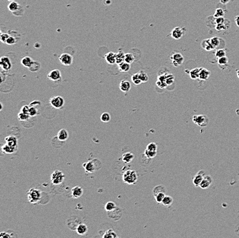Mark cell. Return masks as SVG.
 <instances>
[{"label": "cell", "instance_id": "d6986e66", "mask_svg": "<svg viewBox=\"0 0 239 238\" xmlns=\"http://www.w3.org/2000/svg\"><path fill=\"white\" fill-rule=\"evenodd\" d=\"M156 85L160 89H165L168 87L167 84L166 82V74L161 75L158 76L157 80L156 82Z\"/></svg>", "mask_w": 239, "mask_h": 238}, {"label": "cell", "instance_id": "5b68a950", "mask_svg": "<svg viewBox=\"0 0 239 238\" xmlns=\"http://www.w3.org/2000/svg\"><path fill=\"white\" fill-rule=\"evenodd\" d=\"M170 59L171 61V64L175 68L180 66L184 61V57L179 52H173L170 57Z\"/></svg>", "mask_w": 239, "mask_h": 238}, {"label": "cell", "instance_id": "484cf974", "mask_svg": "<svg viewBox=\"0 0 239 238\" xmlns=\"http://www.w3.org/2000/svg\"><path fill=\"white\" fill-rule=\"evenodd\" d=\"M1 150H2L3 152L6 153V154H13V153H14L17 150V147H13L11 145H8L7 143H5L1 147Z\"/></svg>", "mask_w": 239, "mask_h": 238}, {"label": "cell", "instance_id": "f546056e", "mask_svg": "<svg viewBox=\"0 0 239 238\" xmlns=\"http://www.w3.org/2000/svg\"><path fill=\"white\" fill-rule=\"evenodd\" d=\"M20 6H21L15 1H11V2H10L8 8V10L13 13L16 12V11L20 8Z\"/></svg>", "mask_w": 239, "mask_h": 238}, {"label": "cell", "instance_id": "1f68e13d", "mask_svg": "<svg viewBox=\"0 0 239 238\" xmlns=\"http://www.w3.org/2000/svg\"><path fill=\"white\" fill-rule=\"evenodd\" d=\"M40 68H41L40 63L37 62V61H33L30 68H28V70L32 72H37L40 70Z\"/></svg>", "mask_w": 239, "mask_h": 238}, {"label": "cell", "instance_id": "9f6ffc18", "mask_svg": "<svg viewBox=\"0 0 239 238\" xmlns=\"http://www.w3.org/2000/svg\"><path fill=\"white\" fill-rule=\"evenodd\" d=\"M29 109H30V106H28V105H25L21 109V111L23 113H29Z\"/></svg>", "mask_w": 239, "mask_h": 238}, {"label": "cell", "instance_id": "44dd1931", "mask_svg": "<svg viewBox=\"0 0 239 238\" xmlns=\"http://www.w3.org/2000/svg\"><path fill=\"white\" fill-rule=\"evenodd\" d=\"M69 134L68 130L65 129H61L59 131L58 134H57V138L61 141H65L68 139Z\"/></svg>", "mask_w": 239, "mask_h": 238}, {"label": "cell", "instance_id": "ba28073f", "mask_svg": "<svg viewBox=\"0 0 239 238\" xmlns=\"http://www.w3.org/2000/svg\"><path fill=\"white\" fill-rule=\"evenodd\" d=\"M59 61H60L61 64L65 65V66H70L73 62V57L68 53L62 54L59 56Z\"/></svg>", "mask_w": 239, "mask_h": 238}, {"label": "cell", "instance_id": "52a82bcc", "mask_svg": "<svg viewBox=\"0 0 239 238\" xmlns=\"http://www.w3.org/2000/svg\"><path fill=\"white\" fill-rule=\"evenodd\" d=\"M95 162H96V159L94 160L87 161V162L84 163L83 164V168L87 172L89 173H93V172H95L98 170H99L98 168H97L96 165H95Z\"/></svg>", "mask_w": 239, "mask_h": 238}, {"label": "cell", "instance_id": "680465c9", "mask_svg": "<svg viewBox=\"0 0 239 238\" xmlns=\"http://www.w3.org/2000/svg\"><path fill=\"white\" fill-rule=\"evenodd\" d=\"M229 1H230V0H220L221 3H223V4H226V3L229 2Z\"/></svg>", "mask_w": 239, "mask_h": 238}, {"label": "cell", "instance_id": "7c38bea8", "mask_svg": "<svg viewBox=\"0 0 239 238\" xmlns=\"http://www.w3.org/2000/svg\"><path fill=\"white\" fill-rule=\"evenodd\" d=\"M205 172L203 171H199L194 178H192V183L195 187H199L201 183L202 180L203 179V177L205 176Z\"/></svg>", "mask_w": 239, "mask_h": 238}, {"label": "cell", "instance_id": "5bb4252c", "mask_svg": "<svg viewBox=\"0 0 239 238\" xmlns=\"http://www.w3.org/2000/svg\"><path fill=\"white\" fill-rule=\"evenodd\" d=\"M83 189L81 187L79 186H76V187H73L71 190V195L73 198H78L83 195Z\"/></svg>", "mask_w": 239, "mask_h": 238}, {"label": "cell", "instance_id": "6125c7cd", "mask_svg": "<svg viewBox=\"0 0 239 238\" xmlns=\"http://www.w3.org/2000/svg\"><path fill=\"white\" fill-rule=\"evenodd\" d=\"M8 1H10V2H11V1H15V0H8Z\"/></svg>", "mask_w": 239, "mask_h": 238}, {"label": "cell", "instance_id": "94428289", "mask_svg": "<svg viewBox=\"0 0 239 238\" xmlns=\"http://www.w3.org/2000/svg\"><path fill=\"white\" fill-rule=\"evenodd\" d=\"M0 105H1V109H0V110H2V108H3V106H2V104L0 103Z\"/></svg>", "mask_w": 239, "mask_h": 238}, {"label": "cell", "instance_id": "60d3db41", "mask_svg": "<svg viewBox=\"0 0 239 238\" xmlns=\"http://www.w3.org/2000/svg\"><path fill=\"white\" fill-rule=\"evenodd\" d=\"M225 14V11L223 10L221 8H218L216 9L215 14H214V17L215 18H218V17H223Z\"/></svg>", "mask_w": 239, "mask_h": 238}, {"label": "cell", "instance_id": "8992f818", "mask_svg": "<svg viewBox=\"0 0 239 238\" xmlns=\"http://www.w3.org/2000/svg\"><path fill=\"white\" fill-rule=\"evenodd\" d=\"M49 104L53 108L59 109L63 106V105L65 104V100L60 95H56V96L51 97L50 100H49Z\"/></svg>", "mask_w": 239, "mask_h": 238}, {"label": "cell", "instance_id": "b9f144b4", "mask_svg": "<svg viewBox=\"0 0 239 238\" xmlns=\"http://www.w3.org/2000/svg\"><path fill=\"white\" fill-rule=\"evenodd\" d=\"M221 40L222 39L217 37V36H213V37H212L211 39H210V41H211L212 45H213L215 48H217L218 46H219L220 43H221Z\"/></svg>", "mask_w": 239, "mask_h": 238}, {"label": "cell", "instance_id": "7402d4cb", "mask_svg": "<svg viewBox=\"0 0 239 238\" xmlns=\"http://www.w3.org/2000/svg\"><path fill=\"white\" fill-rule=\"evenodd\" d=\"M5 141L6 143H7L8 145H11L13 147H17V138L14 137V136H8L5 138Z\"/></svg>", "mask_w": 239, "mask_h": 238}, {"label": "cell", "instance_id": "8fae6325", "mask_svg": "<svg viewBox=\"0 0 239 238\" xmlns=\"http://www.w3.org/2000/svg\"><path fill=\"white\" fill-rule=\"evenodd\" d=\"M47 78H48V79L52 80V81H59L61 79V73L59 70H52L47 74Z\"/></svg>", "mask_w": 239, "mask_h": 238}, {"label": "cell", "instance_id": "f6af8a7d", "mask_svg": "<svg viewBox=\"0 0 239 238\" xmlns=\"http://www.w3.org/2000/svg\"><path fill=\"white\" fill-rule=\"evenodd\" d=\"M165 192H161V193H159L155 195L154 197H155V201L157 203H162V200H163V199L164 198V197H165Z\"/></svg>", "mask_w": 239, "mask_h": 238}, {"label": "cell", "instance_id": "277c9868", "mask_svg": "<svg viewBox=\"0 0 239 238\" xmlns=\"http://www.w3.org/2000/svg\"><path fill=\"white\" fill-rule=\"evenodd\" d=\"M51 181L53 185H59L63 183L65 179V175L62 171L55 170L52 174L50 177Z\"/></svg>", "mask_w": 239, "mask_h": 238}, {"label": "cell", "instance_id": "6f0895ef", "mask_svg": "<svg viewBox=\"0 0 239 238\" xmlns=\"http://www.w3.org/2000/svg\"><path fill=\"white\" fill-rule=\"evenodd\" d=\"M235 23H236V26L239 28V15L235 17Z\"/></svg>", "mask_w": 239, "mask_h": 238}, {"label": "cell", "instance_id": "7a4b0ae2", "mask_svg": "<svg viewBox=\"0 0 239 238\" xmlns=\"http://www.w3.org/2000/svg\"><path fill=\"white\" fill-rule=\"evenodd\" d=\"M41 198V192L39 189L31 188L28 191V199L30 203L35 204L39 202Z\"/></svg>", "mask_w": 239, "mask_h": 238}, {"label": "cell", "instance_id": "2e32d148", "mask_svg": "<svg viewBox=\"0 0 239 238\" xmlns=\"http://www.w3.org/2000/svg\"><path fill=\"white\" fill-rule=\"evenodd\" d=\"M131 89V82L127 80H122L120 83V89L124 93H127Z\"/></svg>", "mask_w": 239, "mask_h": 238}, {"label": "cell", "instance_id": "7bdbcfd3", "mask_svg": "<svg viewBox=\"0 0 239 238\" xmlns=\"http://www.w3.org/2000/svg\"><path fill=\"white\" fill-rule=\"evenodd\" d=\"M226 56V50L224 49H219L215 51V56L217 59Z\"/></svg>", "mask_w": 239, "mask_h": 238}, {"label": "cell", "instance_id": "ffe728a7", "mask_svg": "<svg viewBox=\"0 0 239 238\" xmlns=\"http://www.w3.org/2000/svg\"><path fill=\"white\" fill-rule=\"evenodd\" d=\"M105 58L106 62L109 65H114L116 63V53L112 52H108L106 55L105 56Z\"/></svg>", "mask_w": 239, "mask_h": 238}, {"label": "cell", "instance_id": "4fadbf2b", "mask_svg": "<svg viewBox=\"0 0 239 238\" xmlns=\"http://www.w3.org/2000/svg\"><path fill=\"white\" fill-rule=\"evenodd\" d=\"M201 46L204 50L207 51H210L212 50H215L216 49L210 41V39H204L203 40L201 43Z\"/></svg>", "mask_w": 239, "mask_h": 238}, {"label": "cell", "instance_id": "ab89813d", "mask_svg": "<svg viewBox=\"0 0 239 238\" xmlns=\"http://www.w3.org/2000/svg\"><path fill=\"white\" fill-rule=\"evenodd\" d=\"M157 153V151H151V150H148L146 149L145 150L144 154L148 159H153L156 157Z\"/></svg>", "mask_w": 239, "mask_h": 238}, {"label": "cell", "instance_id": "4dcf8cb0", "mask_svg": "<svg viewBox=\"0 0 239 238\" xmlns=\"http://www.w3.org/2000/svg\"><path fill=\"white\" fill-rule=\"evenodd\" d=\"M103 238H116L118 237V236L117 235V234L116 233L113 229H109L107 231H106L105 232L104 235H102Z\"/></svg>", "mask_w": 239, "mask_h": 238}, {"label": "cell", "instance_id": "30bf717a", "mask_svg": "<svg viewBox=\"0 0 239 238\" xmlns=\"http://www.w3.org/2000/svg\"><path fill=\"white\" fill-rule=\"evenodd\" d=\"M0 65L5 71H9L12 68V63L8 56H2L0 60Z\"/></svg>", "mask_w": 239, "mask_h": 238}, {"label": "cell", "instance_id": "c3c4849f", "mask_svg": "<svg viewBox=\"0 0 239 238\" xmlns=\"http://www.w3.org/2000/svg\"><path fill=\"white\" fill-rule=\"evenodd\" d=\"M17 43V40L15 39V37H13V36H10L8 39H7L6 42V44H7V45H15V44H16Z\"/></svg>", "mask_w": 239, "mask_h": 238}, {"label": "cell", "instance_id": "7dc6e473", "mask_svg": "<svg viewBox=\"0 0 239 238\" xmlns=\"http://www.w3.org/2000/svg\"><path fill=\"white\" fill-rule=\"evenodd\" d=\"M146 149L151 151H157V145L155 143L152 142V143H148V144L147 145Z\"/></svg>", "mask_w": 239, "mask_h": 238}, {"label": "cell", "instance_id": "d6a6232c", "mask_svg": "<svg viewBox=\"0 0 239 238\" xmlns=\"http://www.w3.org/2000/svg\"><path fill=\"white\" fill-rule=\"evenodd\" d=\"M173 203V198L170 196H165L164 198L162 200V204L165 207H169Z\"/></svg>", "mask_w": 239, "mask_h": 238}, {"label": "cell", "instance_id": "11a10c76", "mask_svg": "<svg viewBox=\"0 0 239 238\" xmlns=\"http://www.w3.org/2000/svg\"><path fill=\"white\" fill-rule=\"evenodd\" d=\"M18 13H20L21 15H23V13H24V8H23V7L20 6V8H19L18 10H17L16 11V12L13 13V14L14 15H15V16H18V15H19Z\"/></svg>", "mask_w": 239, "mask_h": 238}, {"label": "cell", "instance_id": "4316f807", "mask_svg": "<svg viewBox=\"0 0 239 238\" xmlns=\"http://www.w3.org/2000/svg\"><path fill=\"white\" fill-rule=\"evenodd\" d=\"M134 159V154L131 152H126L122 155V161L125 164H129Z\"/></svg>", "mask_w": 239, "mask_h": 238}, {"label": "cell", "instance_id": "e575fe53", "mask_svg": "<svg viewBox=\"0 0 239 238\" xmlns=\"http://www.w3.org/2000/svg\"><path fill=\"white\" fill-rule=\"evenodd\" d=\"M131 81L133 84H135V86L139 85L141 83H142L140 78H139V73H136V74H134L133 76H131Z\"/></svg>", "mask_w": 239, "mask_h": 238}, {"label": "cell", "instance_id": "9c48e42d", "mask_svg": "<svg viewBox=\"0 0 239 238\" xmlns=\"http://www.w3.org/2000/svg\"><path fill=\"white\" fill-rule=\"evenodd\" d=\"M183 34H184V30H183V28H180V27H176V28L172 30L171 36L174 39L179 40L182 38Z\"/></svg>", "mask_w": 239, "mask_h": 238}, {"label": "cell", "instance_id": "d590c367", "mask_svg": "<svg viewBox=\"0 0 239 238\" xmlns=\"http://www.w3.org/2000/svg\"><path fill=\"white\" fill-rule=\"evenodd\" d=\"M166 189L165 187L163 185H157L156 187H155L153 189V196L161 192H165Z\"/></svg>", "mask_w": 239, "mask_h": 238}, {"label": "cell", "instance_id": "f907efd6", "mask_svg": "<svg viewBox=\"0 0 239 238\" xmlns=\"http://www.w3.org/2000/svg\"><path fill=\"white\" fill-rule=\"evenodd\" d=\"M28 114H29L31 117L36 116L38 114L37 109H36L34 106H30L29 113H28Z\"/></svg>", "mask_w": 239, "mask_h": 238}, {"label": "cell", "instance_id": "816d5d0a", "mask_svg": "<svg viewBox=\"0 0 239 238\" xmlns=\"http://www.w3.org/2000/svg\"><path fill=\"white\" fill-rule=\"evenodd\" d=\"M10 36V35H9V34L7 33H2V32H1V35H0V39H1V41L2 42V43H6L7 39H8Z\"/></svg>", "mask_w": 239, "mask_h": 238}, {"label": "cell", "instance_id": "8d00e7d4", "mask_svg": "<svg viewBox=\"0 0 239 238\" xmlns=\"http://www.w3.org/2000/svg\"><path fill=\"white\" fill-rule=\"evenodd\" d=\"M116 208V203H114V202H111V201L108 202L106 205H105V210H106V212H112V211H114Z\"/></svg>", "mask_w": 239, "mask_h": 238}, {"label": "cell", "instance_id": "83f0119b", "mask_svg": "<svg viewBox=\"0 0 239 238\" xmlns=\"http://www.w3.org/2000/svg\"><path fill=\"white\" fill-rule=\"evenodd\" d=\"M116 64H118V65L125 62V54L123 52V51L120 50L118 53L116 54Z\"/></svg>", "mask_w": 239, "mask_h": 238}, {"label": "cell", "instance_id": "d4e9b609", "mask_svg": "<svg viewBox=\"0 0 239 238\" xmlns=\"http://www.w3.org/2000/svg\"><path fill=\"white\" fill-rule=\"evenodd\" d=\"M118 65V70L120 72L122 73H127L129 72L131 69V64H129V63L125 62L120 63V64Z\"/></svg>", "mask_w": 239, "mask_h": 238}, {"label": "cell", "instance_id": "ee69618b", "mask_svg": "<svg viewBox=\"0 0 239 238\" xmlns=\"http://www.w3.org/2000/svg\"><path fill=\"white\" fill-rule=\"evenodd\" d=\"M100 120L102 122L107 123L109 122L111 120V116L109 113H103L100 116Z\"/></svg>", "mask_w": 239, "mask_h": 238}, {"label": "cell", "instance_id": "836d02e7", "mask_svg": "<svg viewBox=\"0 0 239 238\" xmlns=\"http://www.w3.org/2000/svg\"><path fill=\"white\" fill-rule=\"evenodd\" d=\"M175 82V76L171 73H168L166 74V82L168 86L171 85Z\"/></svg>", "mask_w": 239, "mask_h": 238}, {"label": "cell", "instance_id": "9a60e30c", "mask_svg": "<svg viewBox=\"0 0 239 238\" xmlns=\"http://www.w3.org/2000/svg\"><path fill=\"white\" fill-rule=\"evenodd\" d=\"M212 183V178L210 176L206 175L203 177V179L202 180L201 183L199 187L203 189H208V187L211 185Z\"/></svg>", "mask_w": 239, "mask_h": 238}, {"label": "cell", "instance_id": "bcb514c9", "mask_svg": "<svg viewBox=\"0 0 239 238\" xmlns=\"http://www.w3.org/2000/svg\"><path fill=\"white\" fill-rule=\"evenodd\" d=\"M139 78H140L142 83H146L148 81V76H147V74L144 72H139Z\"/></svg>", "mask_w": 239, "mask_h": 238}, {"label": "cell", "instance_id": "ac0fdd59", "mask_svg": "<svg viewBox=\"0 0 239 238\" xmlns=\"http://www.w3.org/2000/svg\"><path fill=\"white\" fill-rule=\"evenodd\" d=\"M211 75V72L210 71L208 70L206 68H201L200 72H199V79L201 80H208V78Z\"/></svg>", "mask_w": 239, "mask_h": 238}, {"label": "cell", "instance_id": "f1b7e54d", "mask_svg": "<svg viewBox=\"0 0 239 238\" xmlns=\"http://www.w3.org/2000/svg\"><path fill=\"white\" fill-rule=\"evenodd\" d=\"M32 62H33V61L32 60V58H30V56H25L22 59V61H21V63H22L23 66H24L25 68H30V65H32Z\"/></svg>", "mask_w": 239, "mask_h": 238}, {"label": "cell", "instance_id": "cb8c5ba5", "mask_svg": "<svg viewBox=\"0 0 239 238\" xmlns=\"http://www.w3.org/2000/svg\"><path fill=\"white\" fill-rule=\"evenodd\" d=\"M201 68H194L193 70H191L190 72H188V74L190 76L191 79L192 80H196L199 79V72H200Z\"/></svg>", "mask_w": 239, "mask_h": 238}, {"label": "cell", "instance_id": "3957f363", "mask_svg": "<svg viewBox=\"0 0 239 238\" xmlns=\"http://www.w3.org/2000/svg\"><path fill=\"white\" fill-rule=\"evenodd\" d=\"M192 122L200 127L204 128L208 125L210 122L209 118L206 115H198L192 117Z\"/></svg>", "mask_w": 239, "mask_h": 238}, {"label": "cell", "instance_id": "6da1fadb", "mask_svg": "<svg viewBox=\"0 0 239 238\" xmlns=\"http://www.w3.org/2000/svg\"><path fill=\"white\" fill-rule=\"evenodd\" d=\"M137 179H138V176L135 170H127L122 175L123 181L129 185H134L137 183Z\"/></svg>", "mask_w": 239, "mask_h": 238}, {"label": "cell", "instance_id": "74e56055", "mask_svg": "<svg viewBox=\"0 0 239 238\" xmlns=\"http://www.w3.org/2000/svg\"><path fill=\"white\" fill-rule=\"evenodd\" d=\"M125 61L129 64H132L135 61V56L132 53L125 54Z\"/></svg>", "mask_w": 239, "mask_h": 238}, {"label": "cell", "instance_id": "e0dca14e", "mask_svg": "<svg viewBox=\"0 0 239 238\" xmlns=\"http://www.w3.org/2000/svg\"><path fill=\"white\" fill-rule=\"evenodd\" d=\"M228 61H229V59L226 56H225L221 57V58H218L217 63H218V65H219V68L221 69V70H225L226 68H227V67L229 66Z\"/></svg>", "mask_w": 239, "mask_h": 238}, {"label": "cell", "instance_id": "f5cc1de1", "mask_svg": "<svg viewBox=\"0 0 239 238\" xmlns=\"http://www.w3.org/2000/svg\"><path fill=\"white\" fill-rule=\"evenodd\" d=\"M215 23L217 24H224L225 20L224 19V17H218V18H215Z\"/></svg>", "mask_w": 239, "mask_h": 238}, {"label": "cell", "instance_id": "603a6c76", "mask_svg": "<svg viewBox=\"0 0 239 238\" xmlns=\"http://www.w3.org/2000/svg\"><path fill=\"white\" fill-rule=\"evenodd\" d=\"M76 230L78 235H83L87 233V232L88 231V227L85 224H80L79 225L77 226Z\"/></svg>", "mask_w": 239, "mask_h": 238}, {"label": "cell", "instance_id": "681fc988", "mask_svg": "<svg viewBox=\"0 0 239 238\" xmlns=\"http://www.w3.org/2000/svg\"><path fill=\"white\" fill-rule=\"evenodd\" d=\"M215 29L217 32H223L225 31V30L227 29L226 26H225V23L224 24H217L215 26Z\"/></svg>", "mask_w": 239, "mask_h": 238}, {"label": "cell", "instance_id": "91938a15", "mask_svg": "<svg viewBox=\"0 0 239 238\" xmlns=\"http://www.w3.org/2000/svg\"><path fill=\"white\" fill-rule=\"evenodd\" d=\"M236 75H237V76H238V78H239V70H236Z\"/></svg>", "mask_w": 239, "mask_h": 238}, {"label": "cell", "instance_id": "f35d334b", "mask_svg": "<svg viewBox=\"0 0 239 238\" xmlns=\"http://www.w3.org/2000/svg\"><path fill=\"white\" fill-rule=\"evenodd\" d=\"M18 119L20 120V121H28L30 120V118L31 116H30L29 114H28V113H23L21 111L20 113H18Z\"/></svg>", "mask_w": 239, "mask_h": 238}, {"label": "cell", "instance_id": "db71d44e", "mask_svg": "<svg viewBox=\"0 0 239 238\" xmlns=\"http://www.w3.org/2000/svg\"><path fill=\"white\" fill-rule=\"evenodd\" d=\"M0 237L1 238H10L12 237V235L7 233V232H1L0 234Z\"/></svg>", "mask_w": 239, "mask_h": 238}]
</instances>
